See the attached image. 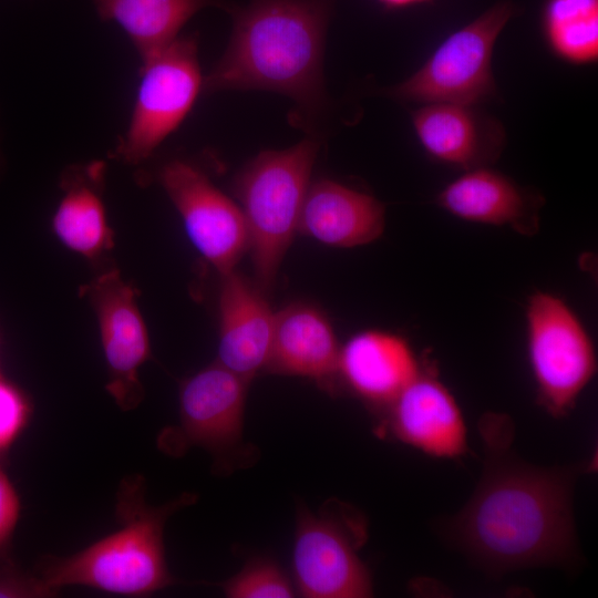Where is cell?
Segmentation results:
<instances>
[{"instance_id":"cell-1","label":"cell","mask_w":598,"mask_h":598,"mask_svg":"<svg viewBox=\"0 0 598 598\" xmlns=\"http://www.w3.org/2000/svg\"><path fill=\"white\" fill-rule=\"evenodd\" d=\"M480 431L483 475L453 520V538L495 573L571 563L576 557L571 511L576 472L522 461L512 448L514 425L504 414L483 416Z\"/></svg>"},{"instance_id":"cell-2","label":"cell","mask_w":598,"mask_h":598,"mask_svg":"<svg viewBox=\"0 0 598 598\" xmlns=\"http://www.w3.org/2000/svg\"><path fill=\"white\" fill-rule=\"evenodd\" d=\"M336 0H251L234 11L228 48L203 91L267 90L312 112L324 101L322 51Z\"/></svg>"},{"instance_id":"cell-3","label":"cell","mask_w":598,"mask_h":598,"mask_svg":"<svg viewBox=\"0 0 598 598\" xmlns=\"http://www.w3.org/2000/svg\"><path fill=\"white\" fill-rule=\"evenodd\" d=\"M195 499L193 494H183L151 506L145 499V480L128 476L116 495L120 528L72 555L41 558L37 575L58 591L84 586L126 597L154 594L174 581L165 559V524Z\"/></svg>"},{"instance_id":"cell-4","label":"cell","mask_w":598,"mask_h":598,"mask_svg":"<svg viewBox=\"0 0 598 598\" xmlns=\"http://www.w3.org/2000/svg\"><path fill=\"white\" fill-rule=\"evenodd\" d=\"M317 151L318 144L306 138L287 150L262 152L244 168L235 183L257 286L262 291L274 283L298 230Z\"/></svg>"},{"instance_id":"cell-5","label":"cell","mask_w":598,"mask_h":598,"mask_svg":"<svg viewBox=\"0 0 598 598\" xmlns=\"http://www.w3.org/2000/svg\"><path fill=\"white\" fill-rule=\"evenodd\" d=\"M516 12L502 1L450 34L410 78L389 90L401 101L475 105L496 92L492 55L496 40Z\"/></svg>"},{"instance_id":"cell-6","label":"cell","mask_w":598,"mask_h":598,"mask_svg":"<svg viewBox=\"0 0 598 598\" xmlns=\"http://www.w3.org/2000/svg\"><path fill=\"white\" fill-rule=\"evenodd\" d=\"M365 539V520L353 508L334 501L313 514L300 506L293 547L300 594L308 598L370 597L371 575L358 554Z\"/></svg>"},{"instance_id":"cell-7","label":"cell","mask_w":598,"mask_h":598,"mask_svg":"<svg viewBox=\"0 0 598 598\" xmlns=\"http://www.w3.org/2000/svg\"><path fill=\"white\" fill-rule=\"evenodd\" d=\"M526 308L528 358L538 399L551 415L565 416L596 372L592 341L561 298L538 291Z\"/></svg>"},{"instance_id":"cell-8","label":"cell","mask_w":598,"mask_h":598,"mask_svg":"<svg viewBox=\"0 0 598 598\" xmlns=\"http://www.w3.org/2000/svg\"><path fill=\"white\" fill-rule=\"evenodd\" d=\"M142 63L127 128L112 152L113 157L127 164L147 159L186 118L203 90L193 35L177 37Z\"/></svg>"},{"instance_id":"cell-9","label":"cell","mask_w":598,"mask_h":598,"mask_svg":"<svg viewBox=\"0 0 598 598\" xmlns=\"http://www.w3.org/2000/svg\"><path fill=\"white\" fill-rule=\"evenodd\" d=\"M158 181L179 213L194 247L220 275L235 269L248 249V231L241 209L195 165L167 162Z\"/></svg>"},{"instance_id":"cell-10","label":"cell","mask_w":598,"mask_h":598,"mask_svg":"<svg viewBox=\"0 0 598 598\" xmlns=\"http://www.w3.org/2000/svg\"><path fill=\"white\" fill-rule=\"evenodd\" d=\"M84 292L99 320L109 371L106 390L120 409H135L144 396L140 368L151 353L136 291L117 270L111 269L99 275Z\"/></svg>"},{"instance_id":"cell-11","label":"cell","mask_w":598,"mask_h":598,"mask_svg":"<svg viewBox=\"0 0 598 598\" xmlns=\"http://www.w3.org/2000/svg\"><path fill=\"white\" fill-rule=\"evenodd\" d=\"M245 379L218 362L186 379L179 389V424L162 434L166 452L202 446L220 454L240 443L247 392Z\"/></svg>"},{"instance_id":"cell-12","label":"cell","mask_w":598,"mask_h":598,"mask_svg":"<svg viewBox=\"0 0 598 598\" xmlns=\"http://www.w3.org/2000/svg\"><path fill=\"white\" fill-rule=\"evenodd\" d=\"M390 406V429L401 442L437 458H456L466 452L462 411L432 374L420 371Z\"/></svg>"},{"instance_id":"cell-13","label":"cell","mask_w":598,"mask_h":598,"mask_svg":"<svg viewBox=\"0 0 598 598\" xmlns=\"http://www.w3.org/2000/svg\"><path fill=\"white\" fill-rule=\"evenodd\" d=\"M275 326L264 291L237 271L221 275L218 363L250 381L266 369Z\"/></svg>"},{"instance_id":"cell-14","label":"cell","mask_w":598,"mask_h":598,"mask_svg":"<svg viewBox=\"0 0 598 598\" xmlns=\"http://www.w3.org/2000/svg\"><path fill=\"white\" fill-rule=\"evenodd\" d=\"M437 204L464 220L508 226L532 236L539 228V212L544 199L506 175L476 167L448 183L437 195Z\"/></svg>"},{"instance_id":"cell-15","label":"cell","mask_w":598,"mask_h":598,"mask_svg":"<svg viewBox=\"0 0 598 598\" xmlns=\"http://www.w3.org/2000/svg\"><path fill=\"white\" fill-rule=\"evenodd\" d=\"M417 140L433 158L465 171L493 162L504 145V130L471 105L424 104L412 115Z\"/></svg>"},{"instance_id":"cell-16","label":"cell","mask_w":598,"mask_h":598,"mask_svg":"<svg viewBox=\"0 0 598 598\" xmlns=\"http://www.w3.org/2000/svg\"><path fill=\"white\" fill-rule=\"evenodd\" d=\"M385 209L373 196L337 182L321 179L309 185L298 230L332 247H355L378 239Z\"/></svg>"},{"instance_id":"cell-17","label":"cell","mask_w":598,"mask_h":598,"mask_svg":"<svg viewBox=\"0 0 598 598\" xmlns=\"http://www.w3.org/2000/svg\"><path fill=\"white\" fill-rule=\"evenodd\" d=\"M417 360L400 336L367 330L340 348L338 373L362 399L390 404L420 373Z\"/></svg>"},{"instance_id":"cell-18","label":"cell","mask_w":598,"mask_h":598,"mask_svg":"<svg viewBox=\"0 0 598 598\" xmlns=\"http://www.w3.org/2000/svg\"><path fill=\"white\" fill-rule=\"evenodd\" d=\"M339 353L330 322L315 307L292 303L275 313L267 370L328 385L338 373Z\"/></svg>"},{"instance_id":"cell-19","label":"cell","mask_w":598,"mask_h":598,"mask_svg":"<svg viewBox=\"0 0 598 598\" xmlns=\"http://www.w3.org/2000/svg\"><path fill=\"white\" fill-rule=\"evenodd\" d=\"M105 165L92 162L66 171L63 195L52 218L56 237L69 249L96 258L112 247V230L102 197Z\"/></svg>"},{"instance_id":"cell-20","label":"cell","mask_w":598,"mask_h":598,"mask_svg":"<svg viewBox=\"0 0 598 598\" xmlns=\"http://www.w3.org/2000/svg\"><path fill=\"white\" fill-rule=\"evenodd\" d=\"M99 17L126 33L142 62L171 44L184 24L220 0H93Z\"/></svg>"},{"instance_id":"cell-21","label":"cell","mask_w":598,"mask_h":598,"mask_svg":"<svg viewBox=\"0 0 598 598\" xmlns=\"http://www.w3.org/2000/svg\"><path fill=\"white\" fill-rule=\"evenodd\" d=\"M546 39L561 59L576 64L598 58V0H548L543 16Z\"/></svg>"},{"instance_id":"cell-22","label":"cell","mask_w":598,"mask_h":598,"mask_svg":"<svg viewBox=\"0 0 598 598\" xmlns=\"http://www.w3.org/2000/svg\"><path fill=\"white\" fill-rule=\"evenodd\" d=\"M229 598H289L295 589L271 560L254 559L237 575L219 584Z\"/></svg>"},{"instance_id":"cell-23","label":"cell","mask_w":598,"mask_h":598,"mask_svg":"<svg viewBox=\"0 0 598 598\" xmlns=\"http://www.w3.org/2000/svg\"><path fill=\"white\" fill-rule=\"evenodd\" d=\"M30 415L28 398L0 374V454L7 452L21 435Z\"/></svg>"},{"instance_id":"cell-24","label":"cell","mask_w":598,"mask_h":598,"mask_svg":"<svg viewBox=\"0 0 598 598\" xmlns=\"http://www.w3.org/2000/svg\"><path fill=\"white\" fill-rule=\"evenodd\" d=\"M58 590L50 587L39 575L23 573L11 563L0 567V597L44 598L54 597Z\"/></svg>"},{"instance_id":"cell-25","label":"cell","mask_w":598,"mask_h":598,"mask_svg":"<svg viewBox=\"0 0 598 598\" xmlns=\"http://www.w3.org/2000/svg\"><path fill=\"white\" fill-rule=\"evenodd\" d=\"M21 512L19 494L0 467V558H6Z\"/></svg>"},{"instance_id":"cell-26","label":"cell","mask_w":598,"mask_h":598,"mask_svg":"<svg viewBox=\"0 0 598 598\" xmlns=\"http://www.w3.org/2000/svg\"><path fill=\"white\" fill-rule=\"evenodd\" d=\"M379 1L389 8H401V7H406V6L415 4L419 2H423L426 0H379Z\"/></svg>"}]
</instances>
